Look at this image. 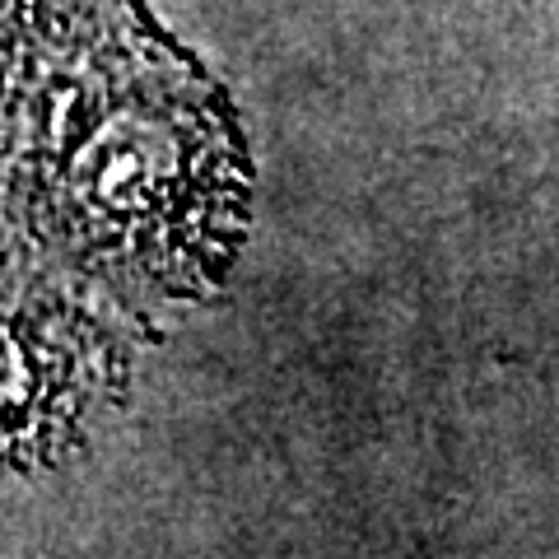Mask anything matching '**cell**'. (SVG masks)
Returning a JSON list of instances; mask_svg holds the SVG:
<instances>
[{"mask_svg":"<svg viewBox=\"0 0 559 559\" xmlns=\"http://www.w3.org/2000/svg\"><path fill=\"white\" fill-rule=\"evenodd\" d=\"M242 234L238 121L145 0H5V312L154 322Z\"/></svg>","mask_w":559,"mask_h":559,"instance_id":"1","label":"cell"}]
</instances>
